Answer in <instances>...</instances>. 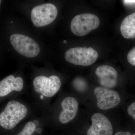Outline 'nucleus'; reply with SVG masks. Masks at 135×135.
I'll use <instances>...</instances> for the list:
<instances>
[{
	"instance_id": "obj_21",
	"label": "nucleus",
	"mask_w": 135,
	"mask_h": 135,
	"mask_svg": "<svg viewBox=\"0 0 135 135\" xmlns=\"http://www.w3.org/2000/svg\"><path fill=\"white\" fill-rule=\"evenodd\" d=\"M64 43L66 44L67 43V41H66V40H64Z\"/></svg>"
},
{
	"instance_id": "obj_12",
	"label": "nucleus",
	"mask_w": 135,
	"mask_h": 135,
	"mask_svg": "<svg viewBox=\"0 0 135 135\" xmlns=\"http://www.w3.org/2000/svg\"><path fill=\"white\" fill-rule=\"evenodd\" d=\"M122 35L126 39L135 38V12L123 20L120 27Z\"/></svg>"
},
{
	"instance_id": "obj_16",
	"label": "nucleus",
	"mask_w": 135,
	"mask_h": 135,
	"mask_svg": "<svg viewBox=\"0 0 135 135\" xmlns=\"http://www.w3.org/2000/svg\"><path fill=\"white\" fill-rule=\"evenodd\" d=\"M123 2L125 5L127 6H135V0H125L123 1Z\"/></svg>"
},
{
	"instance_id": "obj_22",
	"label": "nucleus",
	"mask_w": 135,
	"mask_h": 135,
	"mask_svg": "<svg viewBox=\"0 0 135 135\" xmlns=\"http://www.w3.org/2000/svg\"><path fill=\"white\" fill-rule=\"evenodd\" d=\"M12 22H12H12H11V23H12Z\"/></svg>"
},
{
	"instance_id": "obj_6",
	"label": "nucleus",
	"mask_w": 135,
	"mask_h": 135,
	"mask_svg": "<svg viewBox=\"0 0 135 135\" xmlns=\"http://www.w3.org/2000/svg\"><path fill=\"white\" fill-rule=\"evenodd\" d=\"M34 88L36 92L44 96L50 97L58 92L61 86L60 79L56 75L49 77L44 76L36 77L33 81Z\"/></svg>"
},
{
	"instance_id": "obj_3",
	"label": "nucleus",
	"mask_w": 135,
	"mask_h": 135,
	"mask_svg": "<svg viewBox=\"0 0 135 135\" xmlns=\"http://www.w3.org/2000/svg\"><path fill=\"white\" fill-rule=\"evenodd\" d=\"M99 25L100 20L97 16L84 13L77 15L73 18L71 23V29L75 35L84 36L97 29Z\"/></svg>"
},
{
	"instance_id": "obj_4",
	"label": "nucleus",
	"mask_w": 135,
	"mask_h": 135,
	"mask_svg": "<svg viewBox=\"0 0 135 135\" xmlns=\"http://www.w3.org/2000/svg\"><path fill=\"white\" fill-rule=\"evenodd\" d=\"M11 43L17 52L28 58L38 56L40 52L38 44L33 39L24 35L14 34L10 37Z\"/></svg>"
},
{
	"instance_id": "obj_5",
	"label": "nucleus",
	"mask_w": 135,
	"mask_h": 135,
	"mask_svg": "<svg viewBox=\"0 0 135 135\" xmlns=\"http://www.w3.org/2000/svg\"><path fill=\"white\" fill-rule=\"evenodd\" d=\"M57 13V8L53 4L45 3L38 5L32 10V21L37 27L46 26L55 20Z\"/></svg>"
},
{
	"instance_id": "obj_7",
	"label": "nucleus",
	"mask_w": 135,
	"mask_h": 135,
	"mask_svg": "<svg viewBox=\"0 0 135 135\" xmlns=\"http://www.w3.org/2000/svg\"><path fill=\"white\" fill-rule=\"evenodd\" d=\"M97 99V106L103 110L114 108L119 104L120 98L118 92L103 87H97L94 89Z\"/></svg>"
},
{
	"instance_id": "obj_10",
	"label": "nucleus",
	"mask_w": 135,
	"mask_h": 135,
	"mask_svg": "<svg viewBox=\"0 0 135 135\" xmlns=\"http://www.w3.org/2000/svg\"><path fill=\"white\" fill-rule=\"evenodd\" d=\"M61 105L62 110L59 116V120L61 123L65 124L75 118L79 108V104L74 98L68 97L63 100Z\"/></svg>"
},
{
	"instance_id": "obj_15",
	"label": "nucleus",
	"mask_w": 135,
	"mask_h": 135,
	"mask_svg": "<svg viewBox=\"0 0 135 135\" xmlns=\"http://www.w3.org/2000/svg\"><path fill=\"white\" fill-rule=\"evenodd\" d=\"M128 113L135 120V102L131 104L128 107Z\"/></svg>"
},
{
	"instance_id": "obj_14",
	"label": "nucleus",
	"mask_w": 135,
	"mask_h": 135,
	"mask_svg": "<svg viewBox=\"0 0 135 135\" xmlns=\"http://www.w3.org/2000/svg\"><path fill=\"white\" fill-rule=\"evenodd\" d=\"M127 58L128 62L130 64L135 66V46L129 51Z\"/></svg>"
},
{
	"instance_id": "obj_17",
	"label": "nucleus",
	"mask_w": 135,
	"mask_h": 135,
	"mask_svg": "<svg viewBox=\"0 0 135 135\" xmlns=\"http://www.w3.org/2000/svg\"><path fill=\"white\" fill-rule=\"evenodd\" d=\"M115 135H131V134L130 132H128V131H126V132L120 131L116 133ZM133 135H135V134Z\"/></svg>"
},
{
	"instance_id": "obj_13",
	"label": "nucleus",
	"mask_w": 135,
	"mask_h": 135,
	"mask_svg": "<svg viewBox=\"0 0 135 135\" xmlns=\"http://www.w3.org/2000/svg\"><path fill=\"white\" fill-rule=\"evenodd\" d=\"M36 126L33 122H27L18 135H32L36 130Z\"/></svg>"
},
{
	"instance_id": "obj_8",
	"label": "nucleus",
	"mask_w": 135,
	"mask_h": 135,
	"mask_svg": "<svg viewBox=\"0 0 135 135\" xmlns=\"http://www.w3.org/2000/svg\"><path fill=\"white\" fill-rule=\"evenodd\" d=\"M92 124L87 135H112V126L110 120L102 114L96 113L91 118Z\"/></svg>"
},
{
	"instance_id": "obj_9",
	"label": "nucleus",
	"mask_w": 135,
	"mask_h": 135,
	"mask_svg": "<svg viewBox=\"0 0 135 135\" xmlns=\"http://www.w3.org/2000/svg\"><path fill=\"white\" fill-rule=\"evenodd\" d=\"M99 79V84L107 88H113L116 86L118 79V74L114 68L108 65L100 66L95 71Z\"/></svg>"
},
{
	"instance_id": "obj_1",
	"label": "nucleus",
	"mask_w": 135,
	"mask_h": 135,
	"mask_svg": "<svg viewBox=\"0 0 135 135\" xmlns=\"http://www.w3.org/2000/svg\"><path fill=\"white\" fill-rule=\"evenodd\" d=\"M27 110L24 105L15 100L9 101L0 114V125L11 130L26 116Z\"/></svg>"
},
{
	"instance_id": "obj_18",
	"label": "nucleus",
	"mask_w": 135,
	"mask_h": 135,
	"mask_svg": "<svg viewBox=\"0 0 135 135\" xmlns=\"http://www.w3.org/2000/svg\"><path fill=\"white\" fill-rule=\"evenodd\" d=\"M35 131H36V133H38V134H40V133H41L42 131L41 129V128H37V129H36Z\"/></svg>"
},
{
	"instance_id": "obj_19",
	"label": "nucleus",
	"mask_w": 135,
	"mask_h": 135,
	"mask_svg": "<svg viewBox=\"0 0 135 135\" xmlns=\"http://www.w3.org/2000/svg\"><path fill=\"white\" fill-rule=\"evenodd\" d=\"M33 122L34 123V124H35V126H38V125H39V122L38 120H35L33 121Z\"/></svg>"
},
{
	"instance_id": "obj_2",
	"label": "nucleus",
	"mask_w": 135,
	"mask_h": 135,
	"mask_svg": "<svg viewBox=\"0 0 135 135\" xmlns=\"http://www.w3.org/2000/svg\"><path fill=\"white\" fill-rule=\"evenodd\" d=\"M97 51L92 47H78L68 50L65 54L67 62L77 65L87 66L94 64L98 58Z\"/></svg>"
},
{
	"instance_id": "obj_11",
	"label": "nucleus",
	"mask_w": 135,
	"mask_h": 135,
	"mask_svg": "<svg viewBox=\"0 0 135 135\" xmlns=\"http://www.w3.org/2000/svg\"><path fill=\"white\" fill-rule=\"evenodd\" d=\"M23 87V81L20 77L9 75L0 82V97L6 96L13 91L20 92Z\"/></svg>"
},
{
	"instance_id": "obj_20",
	"label": "nucleus",
	"mask_w": 135,
	"mask_h": 135,
	"mask_svg": "<svg viewBox=\"0 0 135 135\" xmlns=\"http://www.w3.org/2000/svg\"><path fill=\"white\" fill-rule=\"evenodd\" d=\"M40 97L41 99H43L44 98V96L43 95H41L40 96Z\"/></svg>"
}]
</instances>
